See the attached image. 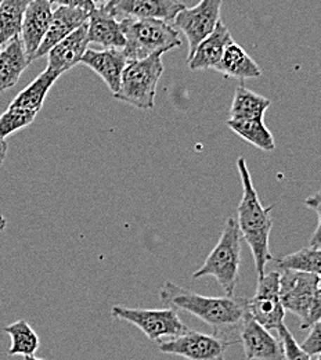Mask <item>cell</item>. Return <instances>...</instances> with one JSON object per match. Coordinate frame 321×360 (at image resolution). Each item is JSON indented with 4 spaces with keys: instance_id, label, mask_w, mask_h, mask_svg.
<instances>
[{
    "instance_id": "obj_1",
    "label": "cell",
    "mask_w": 321,
    "mask_h": 360,
    "mask_svg": "<svg viewBox=\"0 0 321 360\" xmlns=\"http://www.w3.org/2000/svg\"><path fill=\"white\" fill-rule=\"evenodd\" d=\"M159 298L165 305L175 309H181L195 316L205 324L211 326L215 334L232 340L229 334H235L238 338V331L242 320L248 314L249 300L242 297H207L183 287L176 285L172 281H165ZM235 341V340H232ZM237 342V341H235Z\"/></svg>"
},
{
    "instance_id": "obj_2",
    "label": "cell",
    "mask_w": 321,
    "mask_h": 360,
    "mask_svg": "<svg viewBox=\"0 0 321 360\" xmlns=\"http://www.w3.org/2000/svg\"><path fill=\"white\" fill-rule=\"evenodd\" d=\"M237 168L242 184V198L237 210V222L242 236L252 251L258 280L266 274V265L273 261L270 252V231L273 227L272 210L263 207L258 191L252 183L245 158L237 160Z\"/></svg>"
},
{
    "instance_id": "obj_3",
    "label": "cell",
    "mask_w": 321,
    "mask_h": 360,
    "mask_svg": "<svg viewBox=\"0 0 321 360\" xmlns=\"http://www.w3.org/2000/svg\"><path fill=\"white\" fill-rule=\"evenodd\" d=\"M126 45L122 49L128 60H141L155 53H166L182 46L179 32L165 20L122 18Z\"/></svg>"
},
{
    "instance_id": "obj_4",
    "label": "cell",
    "mask_w": 321,
    "mask_h": 360,
    "mask_svg": "<svg viewBox=\"0 0 321 360\" xmlns=\"http://www.w3.org/2000/svg\"><path fill=\"white\" fill-rule=\"evenodd\" d=\"M241 243L242 236L237 218L230 217L225 224L216 247L211 251L204 265L192 274V277H215L226 295H234L240 280Z\"/></svg>"
},
{
    "instance_id": "obj_5",
    "label": "cell",
    "mask_w": 321,
    "mask_h": 360,
    "mask_svg": "<svg viewBox=\"0 0 321 360\" xmlns=\"http://www.w3.org/2000/svg\"><path fill=\"white\" fill-rule=\"evenodd\" d=\"M164 53H155L141 60L128 61L121 88L114 97L138 110H152L158 82L164 74Z\"/></svg>"
},
{
    "instance_id": "obj_6",
    "label": "cell",
    "mask_w": 321,
    "mask_h": 360,
    "mask_svg": "<svg viewBox=\"0 0 321 360\" xmlns=\"http://www.w3.org/2000/svg\"><path fill=\"white\" fill-rule=\"evenodd\" d=\"M111 316L136 326L148 340L158 344L178 337L188 330L176 309L172 307L164 309H133L114 305L111 308Z\"/></svg>"
},
{
    "instance_id": "obj_7",
    "label": "cell",
    "mask_w": 321,
    "mask_h": 360,
    "mask_svg": "<svg viewBox=\"0 0 321 360\" xmlns=\"http://www.w3.org/2000/svg\"><path fill=\"white\" fill-rule=\"evenodd\" d=\"M231 344L237 342L218 334H204L188 328L178 337L159 342L158 348L162 354L187 360H222Z\"/></svg>"
},
{
    "instance_id": "obj_8",
    "label": "cell",
    "mask_w": 321,
    "mask_h": 360,
    "mask_svg": "<svg viewBox=\"0 0 321 360\" xmlns=\"http://www.w3.org/2000/svg\"><path fill=\"white\" fill-rule=\"evenodd\" d=\"M320 287V276L301 270L280 271V294L285 312L306 320L313 297Z\"/></svg>"
},
{
    "instance_id": "obj_9",
    "label": "cell",
    "mask_w": 321,
    "mask_h": 360,
    "mask_svg": "<svg viewBox=\"0 0 321 360\" xmlns=\"http://www.w3.org/2000/svg\"><path fill=\"white\" fill-rule=\"evenodd\" d=\"M223 0H201L197 6L185 8L176 15L175 25L188 41V58L192 57L199 44L207 39L221 21Z\"/></svg>"
},
{
    "instance_id": "obj_10",
    "label": "cell",
    "mask_w": 321,
    "mask_h": 360,
    "mask_svg": "<svg viewBox=\"0 0 321 360\" xmlns=\"http://www.w3.org/2000/svg\"><path fill=\"white\" fill-rule=\"evenodd\" d=\"M251 316L268 330H278L284 324L285 309L280 294V271H269L258 280L255 295L248 302Z\"/></svg>"
},
{
    "instance_id": "obj_11",
    "label": "cell",
    "mask_w": 321,
    "mask_h": 360,
    "mask_svg": "<svg viewBox=\"0 0 321 360\" xmlns=\"http://www.w3.org/2000/svg\"><path fill=\"white\" fill-rule=\"evenodd\" d=\"M238 342L242 344L245 360H284L281 340L259 324L249 311L240 327Z\"/></svg>"
},
{
    "instance_id": "obj_12",
    "label": "cell",
    "mask_w": 321,
    "mask_h": 360,
    "mask_svg": "<svg viewBox=\"0 0 321 360\" xmlns=\"http://www.w3.org/2000/svg\"><path fill=\"white\" fill-rule=\"evenodd\" d=\"M104 7L117 18L173 21L184 4L179 0H110Z\"/></svg>"
},
{
    "instance_id": "obj_13",
    "label": "cell",
    "mask_w": 321,
    "mask_h": 360,
    "mask_svg": "<svg viewBox=\"0 0 321 360\" xmlns=\"http://www.w3.org/2000/svg\"><path fill=\"white\" fill-rule=\"evenodd\" d=\"M89 24L85 22L47 53V71L61 77L81 63L88 50Z\"/></svg>"
},
{
    "instance_id": "obj_14",
    "label": "cell",
    "mask_w": 321,
    "mask_h": 360,
    "mask_svg": "<svg viewBox=\"0 0 321 360\" xmlns=\"http://www.w3.org/2000/svg\"><path fill=\"white\" fill-rule=\"evenodd\" d=\"M128 57L122 49H88L81 63L93 70L111 90L112 96L121 88L124 70L128 64Z\"/></svg>"
},
{
    "instance_id": "obj_15",
    "label": "cell",
    "mask_w": 321,
    "mask_h": 360,
    "mask_svg": "<svg viewBox=\"0 0 321 360\" xmlns=\"http://www.w3.org/2000/svg\"><path fill=\"white\" fill-rule=\"evenodd\" d=\"M53 3L50 0H32L27 6L21 39L32 61L39 46L46 37L53 18Z\"/></svg>"
},
{
    "instance_id": "obj_16",
    "label": "cell",
    "mask_w": 321,
    "mask_h": 360,
    "mask_svg": "<svg viewBox=\"0 0 321 360\" xmlns=\"http://www.w3.org/2000/svg\"><path fill=\"white\" fill-rule=\"evenodd\" d=\"M88 21H89V13L81 8L57 6L53 11V18H51L46 37L39 46L34 60L47 56V53L54 46L60 44L63 39H65L68 35H71L75 30H78L81 25H84Z\"/></svg>"
},
{
    "instance_id": "obj_17",
    "label": "cell",
    "mask_w": 321,
    "mask_h": 360,
    "mask_svg": "<svg viewBox=\"0 0 321 360\" xmlns=\"http://www.w3.org/2000/svg\"><path fill=\"white\" fill-rule=\"evenodd\" d=\"M89 44L100 45L103 49H124L126 45L121 21L112 15L104 6L96 7L89 14Z\"/></svg>"
},
{
    "instance_id": "obj_18",
    "label": "cell",
    "mask_w": 321,
    "mask_h": 360,
    "mask_svg": "<svg viewBox=\"0 0 321 360\" xmlns=\"http://www.w3.org/2000/svg\"><path fill=\"white\" fill-rule=\"evenodd\" d=\"M232 42L234 41L231 38L229 28L222 21H219L214 32L199 44L192 57L187 60L188 68L192 71L211 68L215 70V67L222 60L226 47Z\"/></svg>"
},
{
    "instance_id": "obj_19",
    "label": "cell",
    "mask_w": 321,
    "mask_h": 360,
    "mask_svg": "<svg viewBox=\"0 0 321 360\" xmlns=\"http://www.w3.org/2000/svg\"><path fill=\"white\" fill-rule=\"evenodd\" d=\"M32 63L21 37L11 39L0 50V93L14 88Z\"/></svg>"
},
{
    "instance_id": "obj_20",
    "label": "cell",
    "mask_w": 321,
    "mask_h": 360,
    "mask_svg": "<svg viewBox=\"0 0 321 360\" xmlns=\"http://www.w3.org/2000/svg\"><path fill=\"white\" fill-rule=\"evenodd\" d=\"M226 78H234L240 81L255 79L262 77L261 67L251 58V56L235 42L230 44L219 64L215 67Z\"/></svg>"
},
{
    "instance_id": "obj_21",
    "label": "cell",
    "mask_w": 321,
    "mask_h": 360,
    "mask_svg": "<svg viewBox=\"0 0 321 360\" xmlns=\"http://www.w3.org/2000/svg\"><path fill=\"white\" fill-rule=\"evenodd\" d=\"M58 78L60 77L54 72L45 70L34 82H31L25 89L21 90L14 97L10 105L37 117L44 107L48 90L51 89Z\"/></svg>"
},
{
    "instance_id": "obj_22",
    "label": "cell",
    "mask_w": 321,
    "mask_h": 360,
    "mask_svg": "<svg viewBox=\"0 0 321 360\" xmlns=\"http://www.w3.org/2000/svg\"><path fill=\"white\" fill-rule=\"evenodd\" d=\"M272 101L252 90L238 86L230 107L231 120H259L263 121Z\"/></svg>"
},
{
    "instance_id": "obj_23",
    "label": "cell",
    "mask_w": 321,
    "mask_h": 360,
    "mask_svg": "<svg viewBox=\"0 0 321 360\" xmlns=\"http://www.w3.org/2000/svg\"><path fill=\"white\" fill-rule=\"evenodd\" d=\"M230 131L262 151H275V141L272 132L259 120H231L226 122Z\"/></svg>"
},
{
    "instance_id": "obj_24",
    "label": "cell",
    "mask_w": 321,
    "mask_h": 360,
    "mask_svg": "<svg viewBox=\"0 0 321 360\" xmlns=\"http://www.w3.org/2000/svg\"><path fill=\"white\" fill-rule=\"evenodd\" d=\"M4 333L11 338V345L8 348L10 356H34L41 347L38 334L24 319L6 326Z\"/></svg>"
},
{
    "instance_id": "obj_25",
    "label": "cell",
    "mask_w": 321,
    "mask_h": 360,
    "mask_svg": "<svg viewBox=\"0 0 321 360\" xmlns=\"http://www.w3.org/2000/svg\"><path fill=\"white\" fill-rule=\"evenodd\" d=\"M28 0H1L0 3V46L21 37Z\"/></svg>"
},
{
    "instance_id": "obj_26",
    "label": "cell",
    "mask_w": 321,
    "mask_h": 360,
    "mask_svg": "<svg viewBox=\"0 0 321 360\" xmlns=\"http://www.w3.org/2000/svg\"><path fill=\"white\" fill-rule=\"evenodd\" d=\"M280 269L301 270L321 276V247H308L275 259Z\"/></svg>"
},
{
    "instance_id": "obj_27",
    "label": "cell",
    "mask_w": 321,
    "mask_h": 360,
    "mask_svg": "<svg viewBox=\"0 0 321 360\" xmlns=\"http://www.w3.org/2000/svg\"><path fill=\"white\" fill-rule=\"evenodd\" d=\"M278 337L282 342V348H284V360H310V355H308L302 347L298 344V341L295 340V337L292 335V333L288 330V327L285 324H282L278 330Z\"/></svg>"
},
{
    "instance_id": "obj_28",
    "label": "cell",
    "mask_w": 321,
    "mask_h": 360,
    "mask_svg": "<svg viewBox=\"0 0 321 360\" xmlns=\"http://www.w3.org/2000/svg\"><path fill=\"white\" fill-rule=\"evenodd\" d=\"M310 333L302 342V349L310 356H319L321 354V320L315 323L310 328Z\"/></svg>"
},
{
    "instance_id": "obj_29",
    "label": "cell",
    "mask_w": 321,
    "mask_h": 360,
    "mask_svg": "<svg viewBox=\"0 0 321 360\" xmlns=\"http://www.w3.org/2000/svg\"><path fill=\"white\" fill-rule=\"evenodd\" d=\"M303 204L308 208L313 210L317 214V218H319L317 227H316V230H315V233H313V236L310 238V247H321V190L317 191V193H315L313 195L308 197L303 201Z\"/></svg>"
},
{
    "instance_id": "obj_30",
    "label": "cell",
    "mask_w": 321,
    "mask_h": 360,
    "mask_svg": "<svg viewBox=\"0 0 321 360\" xmlns=\"http://www.w3.org/2000/svg\"><path fill=\"white\" fill-rule=\"evenodd\" d=\"M321 320V285L317 288L315 297H313V301H312V305H310V309H309V314L305 321L301 323V328L306 330V328H310L315 323L320 321Z\"/></svg>"
},
{
    "instance_id": "obj_31",
    "label": "cell",
    "mask_w": 321,
    "mask_h": 360,
    "mask_svg": "<svg viewBox=\"0 0 321 360\" xmlns=\"http://www.w3.org/2000/svg\"><path fill=\"white\" fill-rule=\"evenodd\" d=\"M53 6H65V7H72V8H81L86 13H92L93 10L97 7L93 0H50Z\"/></svg>"
},
{
    "instance_id": "obj_32",
    "label": "cell",
    "mask_w": 321,
    "mask_h": 360,
    "mask_svg": "<svg viewBox=\"0 0 321 360\" xmlns=\"http://www.w3.org/2000/svg\"><path fill=\"white\" fill-rule=\"evenodd\" d=\"M7 151H8V144L6 140H0V167L4 164L7 158Z\"/></svg>"
},
{
    "instance_id": "obj_33",
    "label": "cell",
    "mask_w": 321,
    "mask_h": 360,
    "mask_svg": "<svg viewBox=\"0 0 321 360\" xmlns=\"http://www.w3.org/2000/svg\"><path fill=\"white\" fill-rule=\"evenodd\" d=\"M108 1H110V0H93V3H94L96 6H98V7H103V6H105Z\"/></svg>"
},
{
    "instance_id": "obj_34",
    "label": "cell",
    "mask_w": 321,
    "mask_h": 360,
    "mask_svg": "<svg viewBox=\"0 0 321 360\" xmlns=\"http://www.w3.org/2000/svg\"><path fill=\"white\" fill-rule=\"evenodd\" d=\"M6 226H7V221L3 218V219L0 221V233H1V231L6 229Z\"/></svg>"
},
{
    "instance_id": "obj_35",
    "label": "cell",
    "mask_w": 321,
    "mask_h": 360,
    "mask_svg": "<svg viewBox=\"0 0 321 360\" xmlns=\"http://www.w3.org/2000/svg\"><path fill=\"white\" fill-rule=\"evenodd\" d=\"M24 360H45V359H39V358H35V356H25Z\"/></svg>"
},
{
    "instance_id": "obj_36",
    "label": "cell",
    "mask_w": 321,
    "mask_h": 360,
    "mask_svg": "<svg viewBox=\"0 0 321 360\" xmlns=\"http://www.w3.org/2000/svg\"><path fill=\"white\" fill-rule=\"evenodd\" d=\"M316 360H321V354H320V355H319V358H317V359H316Z\"/></svg>"
},
{
    "instance_id": "obj_37",
    "label": "cell",
    "mask_w": 321,
    "mask_h": 360,
    "mask_svg": "<svg viewBox=\"0 0 321 360\" xmlns=\"http://www.w3.org/2000/svg\"><path fill=\"white\" fill-rule=\"evenodd\" d=\"M1 219H3V217H1V215H0V221H1Z\"/></svg>"
},
{
    "instance_id": "obj_38",
    "label": "cell",
    "mask_w": 321,
    "mask_h": 360,
    "mask_svg": "<svg viewBox=\"0 0 321 360\" xmlns=\"http://www.w3.org/2000/svg\"><path fill=\"white\" fill-rule=\"evenodd\" d=\"M320 285H321V276H320Z\"/></svg>"
},
{
    "instance_id": "obj_39",
    "label": "cell",
    "mask_w": 321,
    "mask_h": 360,
    "mask_svg": "<svg viewBox=\"0 0 321 360\" xmlns=\"http://www.w3.org/2000/svg\"><path fill=\"white\" fill-rule=\"evenodd\" d=\"M28 1H32V0H28Z\"/></svg>"
},
{
    "instance_id": "obj_40",
    "label": "cell",
    "mask_w": 321,
    "mask_h": 360,
    "mask_svg": "<svg viewBox=\"0 0 321 360\" xmlns=\"http://www.w3.org/2000/svg\"><path fill=\"white\" fill-rule=\"evenodd\" d=\"M0 3H1V0H0ZM0 47H1V46H0Z\"/></svg>"
},
{
    "instance_id": "obj_41",
    "label": "cell",
    "mask_w": 321,
    "mask_h": 360,
    "mask_svg": "<svg viewBox=\"0 0 321 360\" xmlns=\"http://www.w3.org/2000/svg\"><path fill=\"white\" fill-rule=\"evenodd\" d=\"M222 360H225V359H222Z\"/></svg>"
}]
</instances>
